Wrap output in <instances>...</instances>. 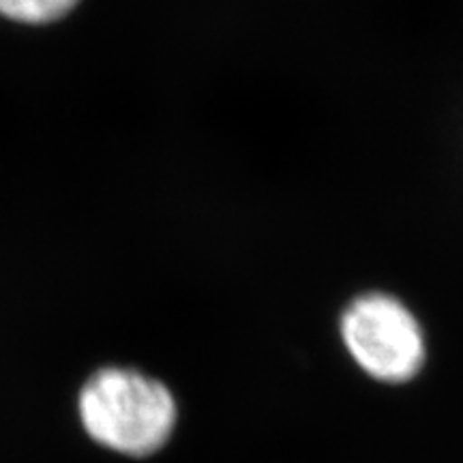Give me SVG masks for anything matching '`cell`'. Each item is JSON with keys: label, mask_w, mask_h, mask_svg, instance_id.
Listing matches in <instances>:
<instances>
[{"label": "cell", "mask_w": 463, "mask_h": 463, "mask_svg": "<svg viewBox=\"0 0 463 463\" xmlns=\"http://www.w3.org/2000/svg\"><path fill=\"white\" fill-rule=\"evenodd\" d=\"M78 414L97 444L127 457H148L165 447L178 412L159 380L108 367L90 375L80 391Z\"/></svg>", "instance_id": "obj_1"}, {"label": "cell", "mask_w": 463, "mask_h": 463, "mask_svg": "<svg viewBox=\"0 0 463 463\" xmlns=\"http://www.w3.org/2000/svg\"><path fill=\"white\" fill-rule=\"evenodd\" d=\"M78 0H0V14L24 24H48L67 15Z\"/></svg>", "instance_id": "obj_3"}, {"label": "cell", "mask_w": 463, "mask_h": 463, "mask_svg": "<svg viewBox=\"0 0 463 463\" xmlns=\"http://www.w3.org/2000/svg\"><path fill=\"white\" fill-rule=\"evenodd\" d=\"M339 331L347 354L378 382H410L425 364L420 322L408 305L386 292H367L352 300L341 314Z\"/></svg>", "instance_id": "obj_2"}]
</instances>
